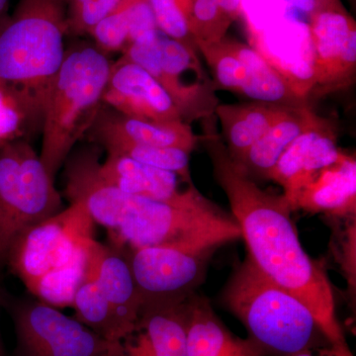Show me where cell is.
Instances as JSON below:
<instances>
[{
    "label": "cell",
    "mask_w": 356,
    "mask_h": 356,
    "mask_svg": "<svg viewBox=\"0 0 356 356\" xmlns=\"http://www.w3.org/2000/svg\"><path fill=\"white\" fill-rule=\"evenodd\" d=\"M98 173L106 184L124 193L161 202H185L200 193L194 184L181 191L178 184L180 177L175 173L121 154H108L106 161L98 165Z\"/></svg>",
    "instance_id": "obj_16"
},
{
    "label": "cell",
    "mask_w": 356,
    "mask_h": 356,
    "mask_svg": "<svg viewBox=\"0 0 356 356\" xmlns=\"http://www.w3.org/2000/svg\"><path fill=\"white\" fill-rule=\"evenodd\" d=\"M86 135L98 144L121 140L144 146L175 147L191 153L202 136L184 120L152 121L131 118L103 104Z\"/></svg>",
    "instance_id": "obj_14"
},
{
    "label": "cell",
    "mask_w": 356,
    "mask_h": 356,
    "mask_svg": "<svg viewBox=\"0 0 356 356\" xmlns=\"http://www.w3.org/2000/svg\"><path fill=\"white\" fill-rule=\"evenodd\" d=\"M222 8L235 21L242 10L243 0H218Z\"/></svg>",
    "instance_id": "obj_30"
},
{
    "label": "cell",
    "mask_w": 356,
    "mask_h": 356,
    "mask_svg": "<svg viewBox=\"0 0 356 356\" xmlns=\"http://www.w3.org/2000/svg\"><path fill=\"white\" fill-rule=\"evenodd\" d=\"M65 35L67 0H19L0 25V81L19 91L41 121Z\"/></svg>",
    "instance_id": "obj_2"
},
{
    "label": "cell",
    "mask_w": 356,
    "mask_h": 356,
    "mask_svg": "<svg viewBox=\"0 0 356 356\" xmlns=\"http://www.w3.org/2000/svg\"><path fill=\"white\" fill-rule=\"evenodd\" d=\"M107 153L121 154L144 165L154 166L168 170L178 175L187 184H192L189 170V156L191 153L175 147H161L131 144V143L115 142L102 145Z\"/></svg>",
    "instance_id": "obj_23"
},
{
    "label": "cell",
    "mask_w": 356,
    "mask_h": 356,
    "mask_svg": "<svg viewBox=\"0 0 356 356\" xmlns=\"http://www.w3.org/2000/svg\"><path fill=\"white\" fill-rule=\"evenodd\" d=\"M91 218L77 204L56 216L28 227L13 238L6 268L31 292L44 276L74 264L86 254Z\"/></svg>",
    "instance_id": "obj_7"
},
{
    "label": "cell",
    "mask_w": 356,
    "mask_h": 356,
    "mask_svg": "<svg viewBox=\"0 0 356 356\" xmlns=\"http://www.w3.org/2000/svg\"><path fill=\"white\" fill-rule=\"evenodd\" d=\"M214 250L158 245L133 250L128 257L145 300L175 298L193 293Z\"/></svg>",
    "instance_id": "obj_9"
},
{
    "label": "cell",
    "mask_w": 356,
    "mask_h": 356,
    "mask_svg": "<svg viewBox=\"0 0 356 356\" xmlns=\"http://www.w3.org/2000/svg\"><path fill=\"white\" fill-rule=\"evenodd\" d=\"M318 8H332L343 6L341 0H315Z\"/></svg>",
    "instance_id": "obj_32"
},
{
    "label": "cell",
    "mask_w": 356,
    "mask_h": 356,
    "mask_svg": "<svg viewBox=\"0 0 356 356\" xmlns=\"http://www.w3.org/2000/svg\"><path fill=\"white\" fill-rule=\"evenodd\" d=\"M36 122L41 124L19 91L0 81V144L26 139L28 129Z\"/></svg>",
    "instance_id": "obj_24"
},
{
    "label": "cell",
    "mask_w": 356,
    "mask_h": 356,
    "mask_svg": "<svg viewBox=\"0 0 356 356\" xmlns=\"http://www.w3.org/2000/svg\"><path fill=\"white\" fill-rule=\"evenodd\" d=\"M120 0H67V34L81 37L116 8Z\"/></svg>",
    "instance_id": "obj_28"
},
{
    "label": "cell",
    "mask_w": 356,
    "mask_h": 356,
    "mask_svg": "<svg viewBox=\"0 0 356 356\" xmlns=\"http://www.w3.org/2000/svg\"><path fill=\"white\" fill-rule=\"evenodd\" d=\"M289 356H355L353 351L350 350L348 343L332 344L325 348H306V350L299 351L294 355Z\"/></svg>",
    "instance_id": "obj_29"
},
{
    "label": "cell",
    "mask_w": 356,
    "mask_h": 356,
    "mask_svg": "<svg viewBox=\"0 0 356 356\" xmlns=\"http://www.w3.org/2000/svg\"><path fill=\"white\" fill-rule=\"evenodd\" d=\"M72 307L76 310V320L109 343H115L124 336L123 330L99 285L88 273L77 288Z\"/></svg>",
    "instance_id": "obj_22"
},
{
    "label": "cell",
    "mask_w": 356,
    "mask_h": 356,
    "mask_svg": "<svg viewBox=\"0 0 356 356\" xmlns=\"http://www.w3.org/2000/svg\"><path fill=\"white\" fill-rule=\"evenodd\" d=\"M9 0H0V25L8 17Z\"/></svg>",
    "instance_id": "obj_33"
},
{
    "label": "cell",
    "mask_w": 356,
    "mask_h": 356,
    "mask_svg": "<svg viewBox=\"0 0 356 356\" xmlns=\"http://www.w3.org/2000/svg\"><path fill=\"white\" fill-rule=\"evenodd\" d=\"M60 207L54 180L30 143L22 138L0 144V280L13 238Z\"/></svg>",
    "instance_id": "obj_5"
},
{
    "label": "cell",
    "mask_w": 356,
    "mask_h": 356,
    "mask_svg": "<svg viewBox=\"0 0 356 356\" xmlns=\"http://www.w3.org/2000/svg\"><path fill=\"white\" fill-rule=\"evenodd\" d=\"M111 65L107 54L95 44L81 42L65 50L42 121L40 159L51 179L92 125L102 105Z\"/></svg>",
    "instance_id": "obj_3"
},
{
    "label": "cell",
    "mask_w": 356,
    "mask_h": 356,
    "mask_svg": "<svg viewBox=\"0 0 356 356\" xmlns=\"http://www.w3.org/2000/svg\"><path fill=\"white\" fill-rule=\"evenodd\" d=\"M309 105L294 107L248 149L236 165L252 178H264L273 170L282 154L302 134L323 120Z\"/></svg>",
    "instance_id": "obj_20"
},
{
    "label": "cell",
    "mask_w": 356,
    "mask_h": 356,
    "mask_svg": "<svg viewBox=\"0 0 356 356\" xmlns=\"http://www.w3.org/2000/svg\"><path fill=\"white\" fill-rule=\"evenodd\" d=\"M289 6L299 9L302 13L311 15L318 9L317 2L315 0H285Z\"/></svg>",
    "instance_id": "obj_31"
},
{
    "label": "cell",
    "mask_w": 356,
    "mask_h": 356,
    "mask_svg": "<svg viewBox=\"0 0 356 356\" xmlns=\"http://www.w3.org/2000/svg\"><path fill=\"white\" fill-rule=\"evenodd\" d=\"M102 103L131 118L182 120L161 84L147 70L124 57L112 63Z\"/></svg>",
    "instance_id": "obj_12"
},
{
    "label": "cell",
    "mask_w": 356,
    "mask_h": 356,
    "mask_svg": "<svg viewBox=\"0 0 356 356\" xmlns=\"http://www.w3.org/2000/svg\"><path fill=\"white\" fill-rule=\"evenodd\" d=\"M122 57L140 65L161 84L186 123L214 115L220 103L212 83L184 81V74L189 70L207 81L197 51L156 30L134 42Z\"/></svg>",
    "instance_id": "obj_8"
},
{
    "label": "cell",
    "mask_w": 356,
    "mask_h": 356,
    "mask_svg": "<svg viewBox=\"0 0 356 356\" xmlns=\"http://www.w3.org/2000/svg\"><path fill=\"white\" fill-rule=\"evenodd\" d=\"M233 22L218 0H192L191 32L195 44L221 41Z\"/></svg>",
    "instance_id": "obj_26"
},
{
    "label": "cell",
    "mask_w": 356,
    "mask_h": 356,
    "mask_svg": "<svg viewBox=\"0 0 356 356\" xmlns=\"http://www.w3.org/2000/svg\"><path fill=\"white\" fill-rule=\"evenodd\" d=\"M159 31L196 49L191 32L192 0H149Z\"/></svg>",
    "instance_id": "obj_25"
},
{
    "label": "cell",
    "mask_w": 356,
    "mask_h": 356,
    "mask_svg": "<svg viewBox=\"0 0 356 356\" xmlns=\"http://www.w3.org/2000/svg\"><path fill=\"white\" fill-rule=\"evenodd\" d=\"M229 48L245 67L247 81L242 95L252 102L275 103L290 107L308 105L277 67L248 44L227 38Z\"/></svg>",
    "instance_id": "obj_21"
},
{
    "label": "cell",
    "mask_w": 356,
    "mask_h": 356,
    "mask_svg": "<svg viewBox=\"0 0 356 356\" xmlns=\"http://www.w3.org/2000/svg\"><path fill=\"white\" fill-rule=\"evenodd\" d=\"M130 32L128 11L120 0L116 8L91 30L89 36L92 37L95 46L105 54L123 53L130 46Z\"/></svg>",
    "instance_id": "obj_27"
},
{
    "label": "cell",
    "mask_w": 356,
    "mask_h": 356,
    "mask_svg": "<svg viewBox=\"0 0 356 356\" xmlns=\"http://www.w3.org/2000/svg\"><path fill=\"white\" fill-rule=\"evenodd\" d=\"M2 286L1 280H0V291H1ZM0 356H7L6 350H4L3 343H2L1 336H0Z\"/></svg>",
    "instance_id": "obj_34"
},
{
    "label": "cell",
    "mask_w": 356,
    "mask_h": 356,
    "mask_svg": "<svg viewBox=\"0 0 356 356\" xmlns=\"http://www.w3.org/2000/svg\"><path fill=\"white\" fill-rule=\"evenodd\" d=\"M222 301L266 355H294L314 346L321 334L308 307L262 273L248 255L234 269Z\"/></svg>",
    "instance_id": "obj_4"
},
{
    "label": "cell",
    "mask_w": 356,
    "mask_h": 356,
    "mask_svg": "<svg viewBox=\"0 0 356 356\" xmlns=\"http://www.w3.org/2000/svg\"><path fill=\"white\" fill-rule=\"evenodd\" d=\"M86 273L99 285L125 336L137 322L146 302L134 280L128 257L121 254L120 248L105 247L92 236L86 238Z\"/></svg>",
    "instance_id": "obj_15"
},
{
    "label": "cell",
    "mask_w": 356,
    "mask_h": 356,
    "mask_svg": "<svg viewBox=\"0 0 356 356\" xmlns=\"http://www.w3.org/2000/svg\"><path fill=\"white\" fill-rule=\"evenodd\" d=\"M343 154L337 147L334 126L324 118L290 145L267 175L266 179L280 185L282 195L289 201L323 168L339 161Z\"/></svg>",
    "instance_id": "obj_13"
},
{
    "label": "cell",
    "mask_w": 356,
    "mask_h": 356,
    "mask_svg": "<svg viewBox=\"0 0 356 356\" xmlns=\"http://www.w3.org/2000/svg\"><path fill=\"white\" fill-rule=\"evenodd\" d=\"M215 124L213 117L205 119L201 142L247 243L248 257L271 280L308 307L327 343H346L331 282L325 269L309 257L300 242L286 199L264 191L236 165Z\"/></svg>",
    "instance_id": "obj_1"
},
{
    "label": "cell",
    "mask_w": 356,
    "mask_h": 356,
    "mask_svg": "<svg viewBox=\"0 0 356 356\" xmlns=\"http://www.w3.org/2000/svg\"><path fill=\"white\" fill-rule=\"evenodd\" d=\"M187 356H266L250 339L229 331L208 301L192 293L188 301Z\"/></svg>",
    "instance_id": "obj_18"
},
{
    "label": "cell",
    "mask_w": 356,
    "mask_h": 356,
    "mask_svg": "<svg viewBox=\"0 0 356 356\" xmlns=\"http://www.w3.org/2000/svg\"><path fill=\"white\" fill-rule=\"evenodd\" d=\"M314 83L325 88L351 83L356 67V23L343 6L318 8L309 15Z\"/></svg>",
    "instance_id": "obj_11"
},
{
    "label": "cell",
    "mask_w": 356,
    "mask_h": 356,
    "mask_svg": "<svg viewBox=\"0 0 356 356\" xmlns=\"http://www.w3.org/2000/svg\"><path fill=\"white\" fill-rule=\"evenodd\" d=\"M0 307L13 320L16 346L13 356H107L106 339L76 318L33 295L0 291Z\"/></svg>",
    "instance_id": "obj_6"
},
{
    "label": "cell",
    "mask_w": 356,
    "mask_h": 356,
    "mask_svg": "<svg viewBox=\"0 0 356 356\" xmlns=\"http://www.w3.org/2000/svg\"><path fill=\"white\" fill-rule=\"evenodd\" d=\"M287 202L292 211L324 213L336 218L355 217V156L343 152L339 161L323 168Z\"/></svg>",
    "instance_id": "obj_17"
},
{
    "label": "cell",
    "mask_w": 356,
    "mask_h": 356,
    "mask_svg": "<svg viewBox=\"0 0 356 356\" xmlns=\"http://www.w3.org/2000/svg\"><path fill=\"white\" fill-rule=\"evenodd\" d=\"M292 108L294 107L259 102L218 105L214 114L221 124L232 159L238 163L248 149Z\"/></svg>",
    "instance_id": "obj_19"
},
{
    "label": "cell",
    "mask_w": 356,
    "mask_h": 356,
    "mask_svg": "<svg viewBox=\"0 0 356 356\" xmlns=\"http://www.w3.org/2000/svg\"><path fill=\"white\" fill-rule=\"evenodd\" d=\"M191 294L146 300L137 322L125 336L111 343L107 356H187Z\"/></svg>",
    "instance_id": "obj_10"
}]
</instances>
